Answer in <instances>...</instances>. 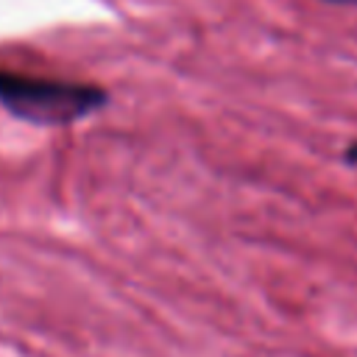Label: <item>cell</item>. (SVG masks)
Returning a JSON list of instances; mask_svg holds the SVG:
<instances>
[{
    "label": "cell",
    "mask_w": 357,
    "mask_h": 357,
    "mask_svg": "<svg viewBox=\"0 0 357 357\" xmlns=\"http://www.w3.org/2000/svg\"><path fill=\"white\" fill-rule=\"evenodd\" d=\"M343 3H357V0H343Z\"/></svg>",
    "instance_id": "obj_3"
},
{
    "label": "cell",
    "mask_w": 357,
    "mask_h": 357,
    "mask_svg": "<svg viewBox=\"0 0 357 357\" xmlns=\"http://www.w3.org/2000/svg\"><path fill=\"white\" fill-rule=\"evenodd\" d=\"M346 159H349L351 165H357V145H351V148L346 151Z\"/></svg>",
    "instance_id": "obj_2"
},
{
    "label": "cell",
    "mask_w": 357,
    "mask_h": 357,
    "mask_svg": "<svg viewBox=\"0 0 357 357\" xmlns=\"http://www.w3.org/2000/svg\"><path fill=\"white\" fill-rule=\"evenodd\" d=\"M103 89L61 78H42L0 70V103L20 120L39 126H64L103 106Z\"/></svg>",
    "instance_id": "obj_1"
}]
</instances>
